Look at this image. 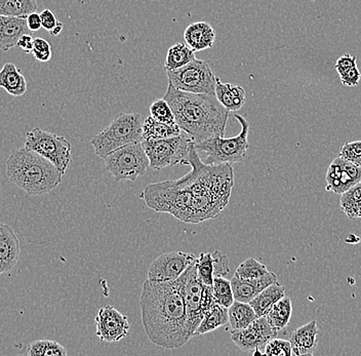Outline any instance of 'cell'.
Masks as SVG:
<instances>
[{
	"label": "cell",
	"instance_id": "obj_16",
	"mask_svg": "<svg viewBox=\"0 0 361 356\" xmlns=\"http://www.w3.org/2000/svg\"><path fill=\"white\" fill-rule=\"evenodd\" d=\"M21 247L15 230L0 222V274H8L19 261Z\"/></svg>",
	"mask_w": 361,
	"mask_h": 356
},
{
	"label": "cell",
	"instance_id": "obj_24",
	"mask_svg": "<svg viewBox=\"0 0 361 356\" xmlns=\"http://www.w3.org/2000/svg\"><path fill=\"white\" fill-rule=\"evenodd\" d=\"M293 314V304L290 298L283 297L272 306L266 315L271 328L276 333L284 330L290 324Z\"/></svg>",
	"mask_w": 361,
	"mask_h": 356
},
{
	"label": "cell",
	"instance_id": "obj_37",
	"mask_svg": "<svg viewBox=\"0 0 361 356\" xmlns=\"http://www.w3.org/2000/svg\"><path fill=\"white\" fill-rule=\"evenodd\" d=\"M338 156L361 168V141L349 142L341 148Z\"/></svg>",
	"mask_w": 361,
	"mask_h": 356
},
{
	"label": "cell",
	"instance_id": "obj_21",
	"mask_svg": "<svg viewBox=\"0 0 361 356\" xmlns=\"http://www.w3.org/2000/svg\"><path fill=\"white\" fill-rule=\"evenodd\" d=\"M216 97L228 111H237L245 106L247 97L241 85L224 83L216 78Z\"/></svg>",
	"mask_w": 361,
	"mask_h": 356
},
{
	"label": "cell",
	"instance_id": "obj_19",
	"mask_svg": "<svg viewBox=\"0 0 361 356\" xmlns=\"http://www.w3.org/2000/svg\"><path fill=\"white\" fill-rule=\"evenodd\" d=\"M319 333L315 321L308 322L295 331L290 336L293 355H313L317 349Z\"/></svg>",
	"mask_w": 361,
	"mask_h": 356
},
{
	"label": "cell",
	"instance_id": "obj_3",
	"mask_svg": "<svg viewBox=\"0 0 361 356\" xmlns=\"http://www.w3.org/2000/svg\"><path fill=\"white\" fill-rule=\"evenodd\" d=\"M164 99L173 109L177 125L195 143L214 136L224 137L230 111L216 94L183 92L169 83Z\"/></svg>",
	"mask_w": 361,
	"mask_h": 356
},
{
	"label": "cell",
	"instance_id": "obj_31",
	"mask_svg": "<svg viewBox=\"0 0 361 356\" xmlns=\"http://www.w3.org/2000/svg\"><path fill=\"white\" fill-rule=\"evenodd\" d=\"M27 355L29 356H66L67 349L53 340H37L29 345Z\"/></svg>",
	"mask_w": 361,
	"mask_h": 356
},
{
	"label": "cell",
	"instance_id": "obj_33",
	"mask_svg": "<svg viewBox=\"0 0 361 356\" xmlns=\"http://www.w3.org/2000/svg\"><path fill=\"white\" fill-rule=\"evenodd\" d=\"M266 265L262 264L255 258H248L236 269L235 276L241 279H256L268 274Z\"/></svg>",
	"mask_w": 361,
	"mask_h": 356
},
{
	"label": "cell",
	"instance_id": "obj_26",
	"mask_svg": "<svg viewBox=\"0 0 361 356\" xmlns=\"http://www.w3.org/2000/svg\"><path fill=\"white\" fill-rule=\"evenodd\" d=\"M229 324L232 330H241L247 328L252 322L258 319L254 308L250 303L234 301V303L228 308Z\"/></svg>",
	"mask_w": 361,
	"mask_h": 356
},
{
	"label": "cell",
	"instance_id": "obj_12",
	"mask_svg": "<svg viewBox=\"0 0 361 356\" xmlns=\"http://www.w3.org/2000/svg\"><path fill=\"white\" fill-rule=\"evenodd\" d=\"M193 254L184 252H171L160 254L151 263L148 279L154 281H175L195 260Z\"/></svg>",
	"mask_w": 361,
	"mask_h": 356
},
{
	"label": "cell",
	"instance_id": "obj_17",
	"mask_svg": "<svg viewBox=\"0 0 361 356\" xmlns=\"http://www.w3.org/2000/svg\"><path fill=\"white\" fill-rule=\"evenodd\" d=\"M279 281L274 272H268L265 276L256 279H241L234 276L231 279L234 299L236 301L250 303L262 290Z\"/></svg>",
	"mask_w": 361,
	"mask_h": 356
},
{
	"label": "cell",
	"instance_id": "obj_45",
	"mask_svg": "<svg viewBox=\"0 0 361 356\" xmlns=\"http://www.w3.org/2000/svg\"><path fill=\"white\" fill-rule=\"evenodd\" d=\"M63 27H64V25H63L62 22H59V24L56 25V28L51 31V35L58 36L60 35V33L63 31Z\"/></svg>",
	"mask_w": 361,
	"mask_h": 356
},
{
	"label": "cell",
	"instance_id": "obj_43",
	"mask_svg": "<svg viewBox=\"0 0 361 356\" xmlns=\"http://www.w3.org/2000/svg\"><path fill=\"white\" fill-rule=\"evenodd\" d=\"M33 44L34 38L31 35H24L20 37L17 47H19L25 53L31 54L32 53Z\"/></svg>",
	"mask_w": 361,
	"mask_h": 356
},
{
	"label": "cell",
	"instance_id": "obj_30",
	"mask_svg": "<svg viewBox=\"0 0 361 356\" xmlns=\"http://www.w3.org/2000/svg\"><path fill=\"white\" fill-rule=\"evenodd\" d=\"M340 207L349 219L361 218V182L343 193Z\"/></svg>",
	"mask_w": 361,
	"mask_h": 356
},
{
	"label": "cell",
	"instance_id": "obj_22",
	"mask_svg": "<svg viewBox=\"0 0 361 356\" xmlns=\"http://www.w3.org/2000/svg\"><path fill=\"white\" fill-rule=\"evenodd\" d=\"M0 87L13 97H21L27 92L26 78L13 63H6L0 69Z\"/></svg>",
	"mask_w": 361,
	"mask_h": 356
},
{
	"label": "cell",
	"instance_id": "obj_6",
	"mask_svg": "<svg viewBox=\"0 0 361 356\" xmlns=\"http://www.w3.org/2000/svg\"><path fill=\"white\" fill-rule=\"evenodd\" d=\"M143 121L140 113L117 115L108 128L90 141L96 155L104 159L123 146L143 141Z\"/></svg>",
	"mask_w": 361,
	"mask_h": 356
},
{
	"label": "cell",
	"instance_id": "obj_29",
	"mask_svg": "<svg viewBox=\"0 0 361 356\" xmlns=\"http://www.w3.org/2000/svg\"><path fill=\"white\" fill-rule=\"evenodd\" d=\"M37 10V0H0V16L26 19Z\"/></svg>",
	"mask_w": 361,
	"mask_h": 356
},
{
	"label": "cell",
	"instance_id": "obj_34",
	"mask_svg": "<svg viewBox=\"0 0 361 356\" xmlns=\"http://www.w3.org/2000/svg\"><path fill=\"white\" fill-rule=\"evenodd\" d=\"M150 114L153 118L166 123V125H177L175 113L169 104L164 98L153 101L150 106Z\"/></svg>",
	"mask_w": 361,
	"mask_h": 356
},
{
	"label": "cell",
	"instance_id": "obj_8",
	"mask_svg": "<svg viewBox=\"0 0 361 356\" xmlns=\"http://www.w3.org/2000/svg\"><path fill=\"white\" fill-rule=\"evenodd\" d=\"M193 142V139L182 130L179 136L143 140L142 145L150 161V168L159 171L177 164H189V152Z\"/></svg>",
	"mask_w": 361,
	"mask_h": 356
},
{
	"label": "cell",
	"instance_id": "obj_15",
	"mask_svg": "<svg viewBox=\"0 0 361 356\" xmlns=\"http://www.w3.org/2000/svg\"><path fill=\"white\" fill-rule=\"evenodd\" d=\"M361 182V168L342 157H337L327 168L326 190L337 195L348 191Z\"/></svg>",
	"mask_w": 361,
	"mask_h": 356
},
{
	"label": "cell",
	"instance_id": "obj_9",
	"mask_svg": "<svg viewBox=\"0 0 361 356\" xmlns=\"http://www.w3.org/2000/svg\"><path fill=\"white\" fill-rule=\"evenodd\" d=\"M106 170L116 181H132L145 175L150 161L142 142L128 144L113 151L104 159Z\"/></svg>",
	"mask_w": 361,
	"mask_h": 356
},
{
	"label": "cell",
	"instance_id": "obj_35",
	"mask_svg": "<svg viewBox=\"0 0 361 356\" xmlns=\"http://www.w3.org/2000/svg\"><path fill=\"white\" fill-rule=\"evenodd\" d=\"M197 274L204 285L213 286L214 283V256L213 253H202L196 259Z\"/></svg>",
	"mask_w": 361,
	"mask_h": 356
},
{
	"label": "cell",
	"instance_id": "obj_2",
	"mask_svg": "<svg viewBox=\"0 0 361 356\" xmlns=\"http://www.w3.org/2000/svg\"><path fill=\"white\" fill-rule=\"evenodd\" d=\"M142 322L149 340L164 349H177L191 339L187 306L175 281L147 278L140 297Z\"/></svg>",
	"mask_w": 361,
	"mask_h": 356
},
{
	"label": "cell",
	"instance_id": "obj_44",
	"mask_svg": "<svg viewBox=\"0 0 361 356\" xmlns=\"http://www.w3.org/2000/svg\"><path fill=\"white\" fill-rule=\"evenodd\" d=\"M27 26L30 29V31H38L40 28H42V18H40V13L34 12L30 13L28 17L26 18Z\"/></svg>",
	"mask_w": 361,
	"mask_h": 356
},
{
	"label": "cell",
	"instance_id": "obj_27",
	"mask_svg": "<svg viewBox=\"0 0 361 356\" xmlns=\"http://www.w3.org/2000/svg\"><path fill=\"white\" fill-rule=\"evenodd\" d=\"M195 51L186 44L178 42L169 47L166 54V62H164V70L171 71L186 66L195 59Z\"/></svg>",
	"mask_w": 361,
	"mask_h": 356
},
{
	"label": "cell",
	"instance_id": "obj_1",
	"mask_svg": "<svg viewBox=\"0 0 361 356\" xmlns=\"http://www.w3.org/2000/svg\"><path fill=\"white\" fill-rule=\"evenodd\" d=\"M191 171L173 181L158 182L144 189L147 207L188 224L216 219L229 204L234 186L231 164H209L200 159L195 142L189 152Z\"/></svg>",
	"mask_w": 361,
	"mask_h": 356
},
{
	"label": "cell",
	"instance_id": "obj_41",
	"mask_svg": "<svg viewBox=\"0 0 361 356\" xmlns=\"http://www.w3.org/2000/svg\"><path fill=\"white\" fill-rule=\"evenodd\" d=\"M355 66H357V58H356V56L346 54V55L338 59L335 68L337 70L338 75H340L343 72L347 71V70L353 68Z\"/></svg>",
	"mask_w": 361,
	"mask_h": 356
},
{
	"label": "cell",
	"instance_id": "obj_28",
	"mask_svg": "<svg viewBox=\"0 0 361 356\" xmlns=\"http://www.w3.org/2000/svg\"><path fill=\"white\" fill-rule=\"evenodd\" d=\"M182 133L179 125H166L158 121L152 116L147 117L143 121V140H155L179 136Z\"/></svg>",
	"mask_w": 361,
	"mask_h": 356
},
{
	"label": "cell",
	"instance_id": "obj_23",
	"mask_svg": "<svg viewBox=\"0 0 361 356\" xmlns=\"http://www.w3.org/2000/svg\"><path fill=\"white\" fill-rule=\"evenodd\" d=\"M283 297H286V288L281 283L276 281V283L266 288L265 290H262L258 296L255 297L250 302V304L254 308L257 317H266L272 306Z\"/></svg>",
	"mask_w": 361,
	"mask_h": 356
},
{
	"label": "cell",
	"instance_id": "obj_46",
	"mask_svg": "<svg viewBox=\"0 0 361 356\" xmlns=\"http://www.w3.org/2000/svg\"><path fill=\"white\" fill-rule=\"evenodd\" d=\"M0 276H1V274H0Z\"/></svg>",
	"mask_w": 361,
	"mask_h": 356
},
{
	"label": "cell",
	"instance_id": "obj_7",
	"mask_svg": "<svg viewBox=\"0 0 361 356\" xmlns=\"http://www.w3.org/2000/svg\"><path fill=\"white\" fill-rule=\"evenodd\" d=\"M234 117L241 125L240 133L237 136L232 138L214 136L200 143H195L197 151L207 153V164H232L245 161L250 146L247 141L250 123L241 115L236 114Z\"/></svg>",
	"mask_w": 361,
	"mask_h": 356
},
{
	"label": "cell",
	"instance_id": "obj_5",
	"mask_svg": "<svg viewBox=\"0 0 361 356\" xmlns=\"http://www.w3.org/2000/svg\"><path fill=\"white\" fill-rule=\"evenodd\" d=\"M196 259L185 270L184 274L175 281L176 285L186 302L187 317H188L187 324H188V331L191 337H194V333L200 326L205 313L216 304L214 298L213 288L211 286L204 285L198 277Z\"/></svg>",
	"mask_w": 361,
	"mask_h": 356
},
{
	"label": "cell",
	"instance_id": "obj_39",
	"mask_svg": "<svg viewBox=\"0 0 361 356\" xmlns=\"http://www.w3.org/2000/svg\"><path fill=\"white\" fill-rule=\"evenodd\" d=\"M214 256V277H225L230 272L228 258L222 252L216 251Z\"/></svg>",
	"mask_w": 361,
	"mask_h": 356
},
{
	"label": "cell",
	"instance_id": "obj_14",
	"mask_svg": "<svg viewBox=\"0 0 361 356\" xmlns=\"http://www.w3.org/2000/svg\"><path fill=\"white\" fill-rule=\"evenodd\" d=\"M94 322L96 335L101 341L115 343L128 337L130 333L128 317L110 305L104 306L99 310Z\"/></svg>",
	"mask_w": 361,
	"mask_h": 356
},
{
	"label": "cell",
	"instance_id": "obj_20",
	"mask_svg": "<svg viewBox=\"0 0 361 356\" xmlns=\"http://www.w3.org/2000/svg\"><path fill=\"white\" fill-rule=\"evenodd\" d=\"M184 40L187 46L190 47L195 53L204 51L214 47L216 31L207 22H195L185 29Z\"/></svg>",
	"mask_w": 361,
	"mask_h": 356
},
{
	"label": "cell",
	"instance_id": "obj_13",
	"mask_svg": "<svg viewBox=\"0 0 361 356\" xmlns=\"http://www.w3.org/2000/svg\"><path fill=\"white\" fill-rule=\"evenodd\" d=\"M279 333L275 332L266 317H258L247 328L233 330L231 340L240 350L252 353L256 350L265 349L266 344Z\"/></svg>",
	"mask_w": 361,
	"mask_h": 356
},
{
	"label": "cell",
	"instance_id": "obj_38",
	"mask_svg": "<svg viewBox=\"0 0 361 356\" xmlns=\"http://www.w3.org/2000/svg\"><path fill=\"white\" fill-rule=\"evenodd\" d=\"M32 56L38 62H49L53 56V49L47 40L44 38H34Z\"/></svg>",
	"mask_w": 361,
	"mask_h": 356
},
{
	"label": "cell",
	"instance_id": "obj_11",
	"mask_svg": "<svg viewBox=\"0 0 361 356\" xmlns=\"http://www.w3.org/2000/svg\"><path fill=\"white\" fill-rule=\"evenodd\" d=\"M25 148L35 151L47 161L53 162L63 176L71 161V143L64 137L34 128L27 133Z\"/></svg>",
	"mask_w": 361,
	"mask_h": 356
},
{
	"label": "cell",
	"instance_id": "obj_4",
	"mask_svg": "<svg viewBox=\"0 0 361 356\" xmlns=\"http://www.w3.org/2000/svg\"><path fill=\"white\" fill-rule=\"evenodd\" d=\"M6 166L8 179L28 195H47L62 182L53 162L25 147L11 151Z\"/></svg>",
	"mask_w": 361,
	"mask_h": 356
},
{
	"label": "cell",
	"instance_id": "obj_36",
	"mask_svg": "<svg viewBox=\"0 0 361 356\" xmlns=\"http://www.w3.org/2000/svg\"><path fill=\"white\" fill-rule=\"evenodd\" d=\"M264 355L267 356H292V344L290 341L282 339H271L266 344Z\"/></svg>",
	"mask_w": 361,
	"mask_h": 356
},
{
	"label": "cell",
	"instance_id": "obj_32",
	"mask_svg": "<svg viewBox=\"0 0 361 356\" xmlns=\"http://www.w3.org/2000/svg\"><path fill=\"white\" fill-rule=\"evenodd\" d=\"M212 288H213L214 301L218 305L229 308L235 301L231 281H228L225 277H214Z\"/></svg>",
	"mask_w": 361,
	"mask_h": 356
},
{
	"label": "cell",
	"instance_id": "obj_10",
	"mask_svg": "<svg viewBox=\"0 0 361 356\" xmlns=\"http://www.w3.org/2000/svg\"><path fill=\"white\" fill-rule=\"evenodd\" d=\"M166 72L169 83L180 91L216 94V76L209 61L195 58L182 68Z\"/></svg>",
	"mask_w": 361,
	"mask_h": 356
},
{
	"label": "cell",
	"instance_id": "obj_25",
	"mask_svg": "<svg viewBox=\"0 0 361 356\" xmlns=\"http://www.w3.org/2000/svg\"><path fill=\"white\" fill-rule=\"evenodd\" d=\"M227 324H229L228 308L216 304L213 308L205 313L200 326H197L195 333H194V337L213 332V331Z\"/></svg>",
	"mask_w": 361,
	"mask_h": 356
},
{
	"label": "cell",
	"instance_id": "obj_18",
	"mask_svg": "<svg viewBox=\"0 0 361 356\" xmlns=\"http://www.w3.org/2000/svg\"><path fill=\"white\" fill-rule=\"evenodd\" d=\"M30 32L25 18L0 16V51H8L17 47L20 37Z\"/></svg>",
	"mask_w": 361,
	"mask_h": 356
},
{
	"label": "cell",
	"instance_id": "obj_42",
	"mask_svg": "<svg viewBox=\"0 0 361 356\" xmlns=\"http://www.w3.org/2000/svg\"><path fill=\"white\" fill-rule=\"evenodd\" d=\"M40 18H42V28L44 30L49 31V33L56 28V25L59 24L58 19H56L55 13L51 12V10L42 11L40 13Z\"/></svg>",
	"mask_w": 361,
	"mask_h": 356
},
{
	"label": "cell",
	"instance_id": "obj_40",
	"mask_svg": "<svg viewBox=\"0 0 361 356\" xmlns=\"http://www.w3.org/2000/svg\"><path fill=\"white\" fill-rule=\"evenodd\" d=\"M341 81L345 87H356L361 80V72L357 66L340 74Z\"/></svg>",
	"mask_w": 361,
	"mask_h": 356
}]
</instances>
